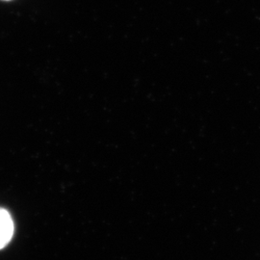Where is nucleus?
<instances>
[{
  "label": "nucleus",
  "mask_w": 260,
  "mask_h": 260,
  "mask_svg": "<svg viewBox=\"0 0 260 260\" xmlns=\"http://www.w3.org/2000/svg\"><path fill=\"white\" fill-rule=\"evenodd\" d=\"M14 234V223L9 212L0 208V249L11 241Z\"/></svg>",
  "instance_id": "f257e3e1"
}]
</instances>
